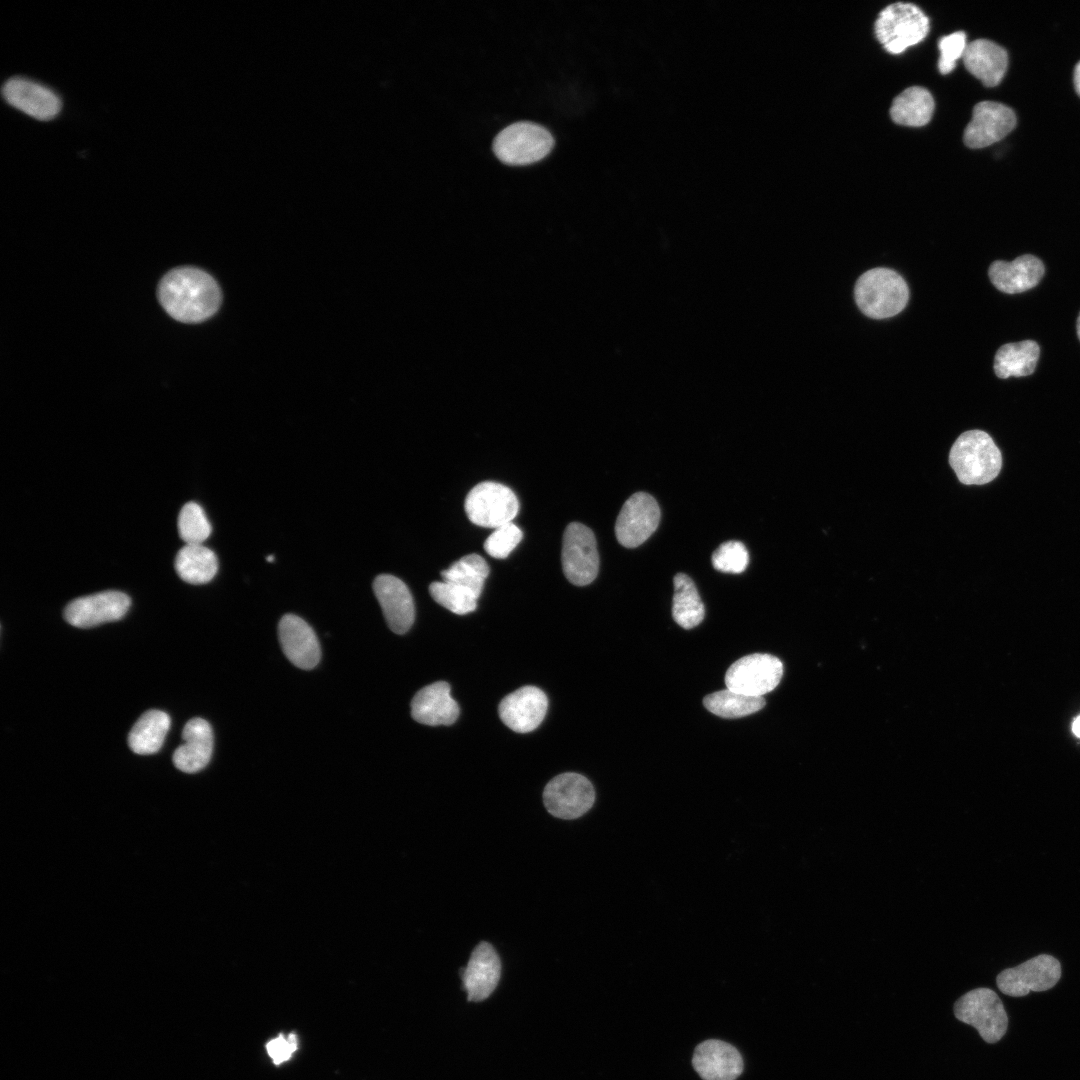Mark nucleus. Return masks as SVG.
Masks as SVG:
<instances>
[{
	"label": "nucleus",
	"instance_id": "9d476101",
	"mask_svg": "<svg viewBox=\"0 0 1080 1080\" xmlns=\"http://www.w3.org/2000/svg\"><path fill=\"white\" fill-rule=\"evenodd\" d=\"M594 800L592 783L585 776L573 772L555 776L543 791L547 811L560 819L571 820L584 815Z\"/></svg>",
	"mask_w": 1080,
	"mask_h": 1080
},
{
	"label": "nucleus",
	"instance_id": "f704fd0d",
	"mask_svg": "<svg viewBox=\"0 0 1080 1080\" xmlns=\"http://www.w3.org/2000/svg\"><path fill=\"white\" fill-rule=\"evenodd\" d=\"M522 531L510 522L494 530L484 542L485 551L493 558L504 559L520 543Z\"/></svg>",
	"mask_w": 1080,
	"mask_h": 1080
},
{
	"label": "nucleus",
	"instance_id": "9b49d317",
	"mask_svg": "<svg viewBox=\"0 0 1080 1080\" xmlns=\"http://www.w3.org/2000/svg\"><path fill=\"white\" fill-rule=\"evenodd\" d=\"M1060 977V962L1052 955L1040 954L1016 967L1003 970L998 974L996 983L1003 994L1022 997L1030 992L1051 989Z\"/></svg>",
	"mask_w": 1080,
	"mask_h": 1080
},
{
	"label": "nucleus",
	"instance_id": "dca6fc26",
	"mask_svg": "<svg viewBox=\"0 0 1080 1080\" xmlns=\"http://www.w3.org/2000/svg\"><path fill=\"white\" fill-rule=\"evenodd\" d=\"M548 707L545 693L535 686H524L505 696L498 707L499 717L511 730L527 733L543 721Z\"/></svg>",
	"mask_w": 1080,
	"mask_h": 1080
},
{
	"label": "nucleus",
	"instance_id": "58836bf2",
	"mask_svg": "<svg viewBox=\"0 0 1080 1080\" xmlns=\"http://www.w3.org/2000/svg\"><path fill=\"white\" fill-rule=\"evenodd\" d=\"M1072 731L1077 737H1080V715L1073 721Z\"/></svg>",
	"mask_w": 1080,
	"mask_h": 1080
},
{
	"label": "nucleus",
	"instance_id": "c9c22d12",
	"mask_svg": "<svg viewBox=\"0 0 1080 1080\" xmlns=\"http://www.w3.org/2000/svg\"><path fill=\"white\" fill-rule=\"evenodd\" d=\"M938 46L940 50L938 68L942 74H947L955 68L956 61L963 57L967 46L966 34L963 31H957L944 36L939 40Z\"/></svg>",
	"mask_w": 1080,
	"mask_h": 1080
},
{
	"label": "nucleus",
	"instance_id": "423d86ee",
	"mask_svg": "<svg viewBox=\"0 0 1080 1080\" xmlns=\"http://www.w3.org/2000/svg\"><path fill=\"white\" fill-rule=\"evenodd\" d=\"M955 1017L979 1032L987 1043L1002 1039L1008 1028V1016L1002 1001L992 989L980 987L961 996L954 1004Z\"/></svg>",
	"mask_w": 1080,
	"mask_h": 1080
},
{
	"label": "nucleus",
	"instance_id": "e433bc0d",
	"mask_svg": "<svg viewBox=\"0 0 1080 1080\" xmlns=\"http://www.w3.org/2000/svg\"><path fill=\"white\" fill-rule=\"evenodd\" d=\"M298 1049V1037L290 1033L287 1038L280 1033L266 1044V1050L275 1065L288 1061Z\"/></svg>",
	"mask_w": 1080,
	"mask_h": 1080
},
{
	"label": "nucleus",
	"instance_id": "a878e982",
	"mask_svg": "<svg viewBox=\"0 0 1080 1080\" xmlns=\"http://www.w3.org/2000/svg\"><path fill=\"white\" fill-rule=\"evenodd\" d=\"M934 112V100L931 93L919 86L905 89L892 102L890 116L892 120L904 126L920 127L926 125Z\"/></svg>",
	"mask_w": 1080,
	"mask_h": 1080
},
{
	"label": "nucleus",
	"instance_id": "6ab92c4d",
	"mask_svg": "<svg viewBox=\"0 0 1080 1080\" xmlns=\"http://www.w3.org/2000/svg\"><path fill=\"white\" fill-rule=\"evenodd\" d=\"M282 650L296 667L309 670L320 660V646L313 629L299 616L284 615L278 625Z\"/></svg>",
	"mask_w": 1080,
	"mask_h": 1080
},
{
	"label": "nucleus",
	"instance_id": "20e7f679",
	"mask_svg": "<svg viewBox=\"0 0 1080 1080\" xmlns=\"http://www.w3.org/2000/svg\"><path fill=\"white\" fill-rule=\"evenodd\" d=\"M874 31L877 40L889 53L899 54L927 36L929 19L916 5L898 2L879 13Z\"/></svg>",
	"mask_w": 1080,
	"mask_h": 1080
},
{
	"label": "nucleus",
	"instance_id": "f3484780",
	"mask_svg": "<svg viewBox=\"0 0 1080 1080\" xmlns=\"http://www.w3.org/2000/svg\"><path fill=\"white\" fill-rule=\"evenodd\" d=\"M460 976L468 1001L488 998L501 976V961L494 947L488 942H480L473 949L467 966L460 970Z\"/></svg>",
	"mask_w": 1080,
	"mask_h": 1080
},
{
	"label": "nucleus",
	"instance_id": "7c9ffc66",
	"mask_svg": "<svg viewBox=\"0 0 1080 1080\" xmlns=\"http://www.w3.org/2000/svg\"><path fill=\"white\" fill-rule=\"evenodd\" d=\"M441 575L444 581L467 587L479 597L489 575V566L482 556L473 553L454 562Z\"/></svg>",
	"mask_w": 1080,
	"mask_h": 1080
},
{
	"label": "nucleus",
	"instance_id": "ea45409f",
	"mask_svg": "<svg viewBox=\"0 0 1080 1080\" xmlns=\"http://www.w3.org/2000/svg\"><path fill=\"white\" fill-rule=\"evenodd\" d=\"M1077 335H1078V338L1080 340V313H1079V316H1078V319H1077Z\"/></svg>",
	"mask_w": 1080,
	"mask_h": 1080
},
{
	"label": "nucleus",
	"instance_id": "f257e3e1",
	"mask_svg": "<svg viewBox=\"0 0 1080 1080\" xmlns=\"http://www.w3.org/2000/svg\"><path fill=\"white\" fill-rule=\"evenodd\" d=\"M158 299L172 318L184 323H198L218 310L221 291L214 278L205 271L179 267L161 279Z\"/></svg>",
	"mask_w": 1080,
	"mask_h": 1080
},
{
	"label": "nucleus",
	"instance_id": "2eb2a0df",
	"mask_svg": "<svg viewBox=\"0 0 1080 1080\" xmlns=\"http://www.w3.org/2000/svg\"><path fill=\"white\" fill-rule=\"evenodd\" d=\"M2 95L8 104L38 120L53 119L62 108L57 93L25 77L9 78L2 86Z\"/></svg>",
	"mask_w": 1080,
	"mask_h": 1080
},
{
	"label": "nucleus",
	"instance_id": "bb28decb",
	"mask_svg": "<svg viewBox=\"0 0 1080 1080\" xmlns=\"http://www.w3.org/2000/svg\"><path fill=\"white\" fill-rule=\"evenodd\" d=\"M1039 354V346L1032 340L1004 344L994 357L995 374L1001 379L1030 375L1036 368Z\"/></svg>",
	"mask_w": 1080,
	"mask_h": 1080
},
{
	"label": "nucleus",
	"instance_id": "412c9836",
	"mask_svg": "<svg viewBox=\"0 0 1080 1080\" xmlns=\"http://www.w3.org/2000/svg\"><path fill=\"white\" fill-rule=\"evenodd\" d=\"M183 743L174 751L172 760L177 769L196 773L210 761L213 752V731L202 718H192L182 731Z\"/></svg>",
	"mask_w": 1080,
	"mask_h": 1080
},
{
	"label": "nucleus",
	"instance_id": "6e6552de",
	"mask_svg": "<svg viewBox=\"0 0 1080 1080\" xmlns=\"http://www.w3.org/2000/svg\"><path fill=\"white\" fill-rule=\"evenodd\" d=\"M783 675V664L770 654L755 653L734 662L727 670L725 684L734 692L762 697L777 687Z\"/></svg>",
	"mask_w": 1080,
	"mask_h": 1080
},
{
	"label": "nucleus",
	"instance_id": "c756f323",
	"mask_svg": "<svg viewBox=\"0 0 1080 1080\" xmlns=\"http://www.w3.org/2000/svg\"><path fill=\"white\" fill-rule=\"evenodd\" d=\"M703 704L717 716L739 718L761 710L765 706V700L763 697L748 696L725 689L707 695Z\"/></svg>",
	"mask_w": 1080,
	"mask_h": 1080
},
{
	"label": "nucleus",
	"instance_id": "c85d7f7f",
	"mask_svg": "<svg viewBox=\"0 0 1080 1080\" xmlns=\"http://www.w3.org/2000/svg\"><path fill=\"white\" fill-rule=\"evenodd\" d=\"M705 609L692 579L684 573L674 577V595L672 616L684 629L699 625L704 619Z\"/></svg>",
	"mask_w": 1080,
	"mask_h": 1080
},
{
	"label": "nucleus",
	"instance_id": "4be33fe9",
	"mask_svg": "<svg viewBox=\"0 0 1080 1080\" xmlns=\"http://www.w3.org/2000/svg\"><path fill=\"white\" fill-rule=\"evenodd\" d=\"M412 718L425 725H451L459 716L457 702L447 682L438 681L420 689L411 701Z\"/></svg>",
	"mask_w": 1080,
	"mask_h": 1080
},
{
	"label": "nucleus",
	"instance_id": "5701e85b",
	"mask_svg": "<svg viewBox=\"0 0 1080 1080\" xmlns=\"http://www.w3.org/2000/svg\"><path fill=\"white\" fill-rule=\"evenodd\" d=\"M992 284L1001 292L1021 293L1035 287L1044 275V265L1037 257L1027 254L1011 262L995 261L988 270Z\"/></svg>",
	"mask_w": 1080,
	"mask_h": 1080
},
{
	"label": "nucleus",
	"instance_id": "72a5a7b5",
	"mask_svg": "<svg viewBox=\"0 0 1080 1080\" xmlns=\"http://www.w3.org/2000/svg\"><path fill=\"white\" fill-rule=\"evenodd\" d=\"M748 563V551L739 541L724 542L712 554V565L720 572L740 574Z\"/></svg>",
	"mask_w": 1080,
	"mask_h": 1080
},
{
	"label": "nucleus",
	"instance_id": "b1692460",
	"mask_svg": "<svg viewBox=\"0 0 1080 1080\" xmlns=\"http://www.w3.org/2000/svg\"><path fill=\"white\" fill-rule=\"evenodd\" d=\"M962 58L968 72L986 87L997 86L1008 68L1007 51L987 39L968 43Z\"/></svg>",
	"mask_w": 1080,
	"mask_h": 1080
},
{
	"label": "nucleus",
	"instance_id": "f8f14e48",
	"mask_svg": "<svg viewBox=\"0 0 1080 1080\" xmlns=\"http://www.w3.org/2000/svg\"><path fill=\"white\" fill-rule=\"evenodd\" d=\"M660 508L648 493L637 492L623 504L615 523L618 542L626 548L644 543L657 529Z\"/></svg>",
	"mask_w": 1080,
	"mask_h": 1080
},
{
	"label": "nucleus",
	"instance_id": "2f4dec72",
	"mask_svg": "<svg viewBox=\"0 0 1080 1080\" xmlns=\"http://www.w3.org/2000/svg\"><path fill=\"white\" fill-rule=\"evenodd\" d=\"M429 592L438 604L458 615L474 611L479 598L469 588L448 581L431 583Z\"/></svg>",
	"mask_w": 1080,
	"mask_h": 1080
},
{
	"label": "nucleus",
	"instance_id": "ddd939ff",
	"mask_svg": "<svg viewBox=\"0 0 1080 1080\" xmlns=\"http://www.w3.org/2000/svg\"><path fill=\"white\" fill-rule=\"evenodd\" d=\"M131 599L123 592L109 590L72 600L64 610L65 620L77 628H92L121 619Z\"/></svg>",
	"mask_w": 1080,
	"mask_h": 1080
},
{
	"label": "nucleus",
	"instance_id": "cd10ccee",
	"mask_svg": "<svg viewBox=\"0 0 1080 1080\" xmlns=\"http://www.w3.org/2000/svg\"><path fill=\"white\" fill-rule=\"evenodd\" d=\"M175 570L189 584H205L217 573V557L202 544H186L175 557Z\"/></svg>",
	"mask_w": 1080,
	"mask_h": 1080
},
{
	"label": "nucleus",
	"instance_id": "aec40b11",
	"mask_svg": "<svg viewBox=\"0 0 1080 1080\" xmlns=\"http://www.w3.org/2000/svg\"><path fill=\"white\" fill-rule=\"evenodd\" d=\"M692 1064L703 1080H735L743 1071V1060L737 1049L715 1039L696 1047Z\"/></svg>",
	"mask_w": 1080,
	"mask_h": 1080
},
{
	"label": "nucleus",
	"instance_id": "a19ab883",
	"mask_svg": "<svg viewBox=\"0 0 1080 1080\" xmlns=\"http://www.w3.org/2000/svg\"><path fill=\"white\" fill-rule=\"evenodd\" d=\"M266 560H267L268 562H273V561H274V556H273V555H270V556H268V557L266 558Z\"/></svg>",
	"mask_w": 1080,
	"mask_h": 1080
},
{
	"label": "nucleus",
	"instance_id": "4468645a",
	"mask_svg": "<svg viewBox=\"0 0 1080 1080\" xmlns=\"http://www.w3.org/2000/svg\"><path fill=\"white\" fill-rule=\"evenodd\" d=\"M1016 123L1015 112L1010 107L994 101L979 102L973 108L963 141L969 148L987 147L1007 136Z\"/></svg>",
	"mask_w": 1080,
	"mask_h": 1080
},
{
	"label": "nucleus",
	"instance_id": "0eeeda50",
	"mask_svg": "<svg viewBox=\"0 0 1080 1080\" xmlns=\"http://www.w3.org/2000/svg\"><path fill=\"white\" fill-rule=\"evenodd\" d=\"M464 507L473 524L496 529L512 522L518 513L519 502L509 487L485 481L469 491Z\"/></svg>",
	"mask_w": 1080,
	"mask_h": 1080
},
{
	"label": "nucleus",
	"instance_id": "1a4fd4ad",
	"mask_svg": "<svg viewBox=\"0 0 1080 1080\" xmlns=\"http://www.w3.org/2000/svg\"><path fill=\"white\" fill-rule=\"evenodd\" d=\"M562 567L565 577L576 586L590 584L599 570V555L595 536L590 528L570 523L563 534Z\"/></svg>",
	"mask_w": 1080,
	"mask_h": 1080
},
{
	"label": "nucleus",
	"instance_id": "4c0bfd02",
	"mask_svg": "<svg viewBox=\"0 0 1080 1080\" xmlns=\"http://www.w3.org/2000/svg\"><path fill=\"white\" fill-rule=\"evenodd\" d=\"M1073 82L1077 94L1080 96V61L1076 64L1073 73Z\"/></svg>",
	"mask_w": 1080,
	"mask_h": 1080
},
{
	"label": "nucleus",
	"instance_id": "473e14b6",
	"mask_svg": "<svg viewBox=\"0 0 1080 1080\" xmlns=\"http://www.w3.org/2000/svg\"><path fill=\"white\" fill-rule=\"evenodd\" d=\"M211 531V524L203 508L195 502L184 504L178 516L180 538L186 544H202Z\"/></svg>",
	"mask_w": 1080,
	"mask_h": 1080
},
{
	"label": "nucleus",
	"instance_id": "7ed1b4c3",
	"mask_svg": "<svg viewBox=\"0 0 1080 1080\" xmlns=\"http://www.w3.org/2000/svg\"><path fill=\"white\" fill-rule=\"evenodd\" d=\"M854 296L858 308L866 316L884 319L905 308L909 289L897 272L888 268H873L858 278Z\"/></svg>",
	"mask_w": 1080,
	"mask_h": 1080
},
{
	"label": "nucleus",
	"instance_id": "f03ea898",
	"mask_svg": "<svg viewBox=\"0 0 1080 1080\" xmlns=\"http://www.w3.org/2000/svg\"><path fill=\"white\" fill-rule=\"evenodd\" d=\"M948 465L961 484L982 486L999 475L1002 455L987 432L971 429L962 432L952 443Z\"/></svg>",
	"mask_w": 1080,
	"mask_h": 1080
},
{
	"label": "nucleus",
	"instance_id": "a211bd4d",
	"mask_svg": "<svg viewBox=\"0 0 1080 1080\" xmlns=\"http://www.w3.org/2000/svg\"><path fill=\"white\" fill-rule=\"evenodd\" d=\"M373 591L389 628L396 634L406 633L415 619L413 597L406 584L393 575L381 574L373 582Z\"/></svg>",
	"mask_w": 1080,
	"mask_h": 1080
},
{
	"label": "nucleus",
	"instance_id": "39448f33",
	"mask_svg": "<svg viewBox=\"0 0 1080 1080\" xmlns=\"http://www.w3.org/2000/svg\"><path fill=\"white\" fill-rule=\"evenodd\" d=\"M552 134L543 126L520 121L501 130L493 141L499 160L509 165H526L544 158L553 148Z\"/></svg>",
	"mask_w": 1080,
	"mask_h": 1080
},
{
	"label": "nucleus",
	"instance_id": "393cba45",
	"mask_svg": "<svg viewBox=\"0 0 1080 1080\" xmlns=\"http://www.w3.org/2000/svg\"><path fill=\"white\" fill-rule=\"evenodd\" d=\"M167 713L152 709L143 713L135 722L128 735L130 749L139 755H150L162 747L170 728Z\"/></svg>",
	"mask_w": 1080,
	"mask_h": 1080
}]
</instances>
